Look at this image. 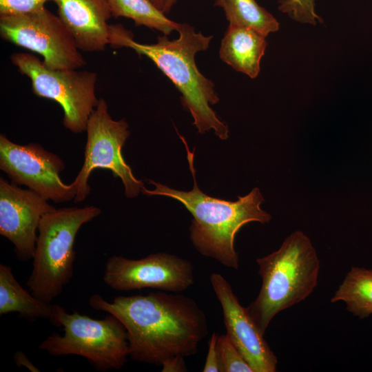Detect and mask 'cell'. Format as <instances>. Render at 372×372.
I'll list each match as a JSON object with an SVG mask.
<instances>
[{
  "instance_id": "cell-1",
  "label": "cell",
  "mask_w": 372,
  "mask_h": 372,
  "mask_svg": "<svg viewBox=\"0 0 372 372\" xmlns=\"http://www.w3.org/2000/svg\"><path fill=\"white\" fill-rule=\"evenodd\" d=\"M88 303L121 321L127 334L129 356L136 362L161 366L172 357L194 355L208 334L205 312L182 294L158 290L108 302L95 293Z\"/></svg>"
},
{
  "instance_id": "cell-2",
  "label": "cell",
  "mask_w": 372,
  "mask_h": 372,
  "mask_svg": "<svg viewBox=\"0 0 372 372\" xmlns=\"http://www.w3.org/2000/svg\"><path fill=\"white\" fill-rule=\"evenodd\" d=\"M177 31L176 39L164 34L158 37L155 43L143 44L135 41L133 34L121 24L110 25L109 44L114 48H131L151 59L181 93L182 105L192 114L198 132L213 130L225 140L228 126L211 107L219 101L214 84L200 72L195 62V55L208 48L213 37L196 32L187 23H180Z\"/></svg>"
},
{
  "instance_id": "cell-3",
  "label": "cell",
  "mask_w": 372,
  "mask_h": 372,
  "mask_svg": "<svg viewBox=\"0 0 372 372\" xmlns=\"http://www.w3.org/2000/svg\"><path fill=\"white\" fill-rule=\"evenodd\" d=\"M187 151V158L194 180L191 191L184 192L149 180L154 189L143 187L146 195L169 197L179 201L193 216L189 227L190 239L194 247L203 256L212 258L223 265L238 269L239 258L234 247L237 232L250 222L267 223L271 215L260 208L265 200L258 187L236 201L209 196L198 187L194 166V152L189 149L185 139L179 135Z\"/></svg>"
},
{
  "instance_id": "cell-4",
  "label": "cell",
  "mask_w": 372,
  "mask_h": 372,
  "mask_svg": "<svg viewBox=\"0 0 372 372\" xmlns=\"http://www.w3.org/2000/svg\"><path fill=\"white\" fill-rule=\"evenodd\" d=\"M261 288L246 307L265 335L280 311L306 299L318 285L320 263L309 238L301 231L289 235L280 247L256 259Z\"/></svg>"
},
{
  "instance_id": "cell-5",
  "label": "cell",
  "mask_w": 372,
  "mask_h": 372,
  "mask_svg": "<svg viewBox=\"0 0 372 372\" xmlns=\"http://www.w3.org/2000/svg\"><path fill=\"white\" fill-rule=\"evenodd\" d=\"M94 206L62 207L41 218L32 258V270L27 282L30 292L48 303L59 296L73 276L74 249L81 227L98 216Z\"/></svg>"
},
{
  "instance_id": "cell-6",
  "label": "cell",
  "mask_w": 372,
  "mask_h": 372,
  "mask_svg": "<svg viewBox=\"0 0 372 372\" xmlns=\"http://www.w3.org/2000/svg\"><path fill=\"white\" fill-rule=\"evenodd\" d=\"M50 322L63 327V335L52 333L38 349L53 356L76 355L84 357L99 371L120 369L127 362L129 345L125 328L108 313L93 319L76 311L72 313L56 304Z\"/></svg>"
},
{
  "instance_id": "cell-7",
  "label": "cell",
  "mask_w": 372,
  "mask_h": 372,
  "mask_svg": "<svg viewBox=\"0 0 372 372\" xmlns=\"http://www.w3.org/2000/svg\"><path fill=\"white\" fill-rule=\"evenodd\" d=\"M10 59L18 70L30 79L36 96L52 99L61 106L65 128L74 133L86 130L89 118L99 101L95 91V72L51 70L31 53H13Z\"/></svg>"
},
{
  "instance_id": "cell-8",
  "label": "cell",
  "mask_w": 372,
  "mask_h": 372,
  "mask_svg": "<svg viewBox=\"0 0 372 372\" xmlns=\"http://www.w3.org/2000/svg\"><path fill=\"white\" fill-rule=\"evenodd\" d=\"M85 131L83 165L72 182L76 188L74 202L86 198L90 191L88 178L92 172L98 168L110 170L115 177L121 178L127 198L136 197L144 185L136 178L122 156V147L130 135L125 120H113L106 101L100 99L89 118Z\"/></svg>"
},
{
  "instance_id": "cell-9",
  "label": "cell",
  "mask_w": 372,
  "mask_h": 372,
  "mask_svg": "<svg viewBox=\"0 0 372 372\" xmlns=\"http://www.w3.org/2000/svg\"><path fill=\"white\" fill-rule=\"evenodd\" d=\"M0 35L7 42L39 54L51 70H76L86 63L58 15L45 8L0 17Z\"/></svg>"
},
{
  "instance_id": "cell-10",
  "label": "cell",
  "mask_w": 372,
  "mask_h": 372,
  "mask_svg": "<svg viewBox=\"0 0 372 372\" xmlns=\"http://www.w3.org/2000/svg\"><path fill=\"white\" fill-rule=\"evenodd\" d=\"M103 281L120 291L151 288L179 293L194 285V266L186 259L163 252L135 260L112 256L105 262Z\"/></svg>"
},
{
  "instance_id": "cell-11",
  "label": "cell",
  "mask_w": 372,
  "mask_h": 372,
  "mask_svg": "<svg viewBox=\"0 0 372 372\" xmlns=\"http://www.w3.org/2000/svg\"><path fill=\"white\" fill-rule=\"evenodd\" d=\"M64 168L59 156L40 145H18L1 134L0 169L13 183L25 185L54 203L68 201L75 198L76 188L72 183L66 185L61 180Z\"/></svg>"
},
{
  "instance_id": "cell-12",
  "label": "cell",
  "mask_w": 372,
  "mask_h": 372,
  "mask_svg": "<svg viewBox=\"0 0 372 372\" xmlns=\"http://www.w3.org/2000/svg\"><path fill=\"white\" fill-rule=\"evenodd\" d=\"M29 189L0 179V234L14 247L20 260L32 259L41 218L55 207Z\"/></svg>"
},
{
  "instance_id": "cell-13",
  "label": "cell",
  "mask_w": 372,
  "mask_h": 372,
  "mask_svg": "<svg viewBox=\"0 0 372 372\" xmlns=\"http://www.w3.org/2000/svg\"><path fill=\"white\" fill-rule=\"evenodd\" d=\"M210 282L220 303L226 335L254 372L276 371L278 359L247 308L242 307L228 281L212 273Z\"/></svg>"
},
{
  "instance_id": "cell-14",
  "label": "cell",
  "mask_w": 372,
  "mask_h": 372,
  "mask_svg": "<svg viewBox=\"0 0 372 372\" xmlns=\"http://www.w3.org/2000/svg\"><path fill=\"white\" fill-rule=\"evenodd\" d=\"M58 16L77 48L94 52L109 44L108 20L112 17L107 0H51Z\"/></svg>"
},
{
  "instance_id": "cell-15",
  "label": "cell",
  "mask_w": 372,
  "mask_h": 372,
  "mask_svg": "<svg viewBox=\"0 0 372 372\" xmlns=\"http://www.w3.org/2000/svg\"><path fill=\"white\" fill-rule=\"evenodd\" d=\"M265 37L252 28L229 24L221 41L220 58L235 70L256 78L267 45Z\"/></svg>"
},
{
  "instance_id": "cell-16",
  "label": "cell",
  "mask_w": 372,
  "mask_h": 372,
  "mask_svg": "<svg viewBox=\"0 0 372 372\" xmlns=\"http://www.w3.org/2000/svg\"><path fill=\"white\" fill-rule=\"evenodd\" d=\"M56 304L45 302L23 289L14 278L12 268L0 264V315L17 312L29 320H51Z\"/></svg>"
},
{
  "instance_id": "cell-17",
  "label": "cell",
  "mask_w": 372,
  "mask_h": 372,
  "mask_svg": "<svg viewBox=\"0 0 372 372\" xmlns=\"http://www.w3.org/2000/svg\"><path fill=\"white\" fill-rule=\"evenodd\" d=\"M330 301H343L350 313L362 319L372 314V269L351 267Z\"/></svg>"
},
{
  "instance_id": "cell-18",
  "label": "cell",
  "mask_w": 372,
  "mask_h": 372,
  "mask_svg": "<svg viewBox=\"0 0 372 372\" xmlns=\"http://www.w3.org/2000/svg\"><path fill=\"white\" fill-rule=\"evenodd\" d=\"M214 6L223 8L229 25L250 28L265 37L279 28L276 18L255 0H216Z\"/></svg>"
},
{
  "instance_id": "cell-19",
  "label": "cell",
  "mask_w": 372,
  "mask_h": 372,
  "mask_svg": "<svg viewBox=\"0 0 372 372\" xmlns=\"http://www.w3.org/2000/svg\"><path fill=\"white\" fill-rule=\"evenodd\" d=\"M112 17L132 19L135 25H143L165 35L177 30L179 24L168 19L150 0H107Z\"/></svg>"
},
{
  "instance_id": "cell-20",
  "label": "cell",
  "mask_w": 372,
  "mask_h": 372,
  "mask_svg": "<svg viewBox=\"0 0 372 372\" xmlns=\"http://www.w3.org/2000/svg\"><path fill=\"white\" fill-rule=\"evenodd\" d=\"M217 351L220 372H254L226 334L218 336Z\"/></svg>"
},
{
  "instance_id": "cell-21",
  "label": "cell",
  "mask_w": 372,
  "mask_h": 372,
  "mask_svg": "<svg viewBox=\"0 0 372 372\" xmlns=\"http://www.w3.org/2000/svg\"><path fill=\"white\" fill-rule=\"evenodd\" d=\"M278 9L301 23L316 25L317 19L321 21L315 12V0H280Z\"/></svg>"
},
{
  "instance_id": "cell-22",
  "label": "cell",
  "mask_w": 372,
  "mask_h": 372,
  "mask_svg": "<svg viewBox=\"0 0 372 372\" xmlns=\"http://www.w3.org/2000/svg\"><path fill=\"white\" fill-rule=\"evenodd\" d=\"M51 0H0V17L37 12L44 9Z\"/></svg>"
},
{
  "instance_id": "cell-23",
  "label": "cell",
  "mask_w": 372,
  "mask_h": 372,
  "mask_svg": "<svg viewBox=\"0 0 372 372\" xmlns=\"http://www.w3.org/2000/svg\"><path fill=\"white\" fill-rule=\"evenodd\" d=\"M218 335L216 333L211 335L208 345L203 372H220L218 353L217 351Z\"/></svg>"
},
{
  "instance_id": "cell-24",
  "label": "cell",
  "mask_w": 372,
  "mask_h": 372,
  "mask_svg": "<svg viewBox=\"0 0 372 372\" xmlns=\"http://www.w3.org/2000/svg\"><path fill=\"white\" fill-rule=\"evenodd\" d=\"M185 357L176 355L165 360L162 366L163 372H185L187 371L184 360Z\"/></svg>"
},
{
  "instance_id": "cell-25",
  "label": "cell",
  "mask_w": 372,
  "mask_h": 372,
  "mask_svg": "<svg viewBox=\"0 0 372 372\" xmlns=\"http://www.w3.org/2000/svg\"><path fill=\"white\" fill-rule=\"evenodd\" d=\"M14 360L17 366H23L32 372H39L40 370L28 359L23 351H17L14 354Z\"/></svg>"
},
{
  "instance_id": "cell-26",
  "label": "cell",
  "mask_w": 372,
  "mask_h": 372,
  "mask_svg": "<svg viewBox=\"0 0 372 372\" xmlns=\"http://www.w3.org/2000/svg\"><path fill=\"white\" fill-rule=\"evenodd\" d=\"M177 0H165V3L163 8V13L167 14L173 7V6L176 3Z\"/></svg>"
},
{
  "instance_id": "cell-27",
  "label": "cell",
  "mask_w": 372,
  "mask_h": 372,
  "mask_svg": "<svg viewBox=\"0 0 372 372\" xmlns=\"http://www.w3.org/2000/svg\"><path fill=\"white\" fill-rule=\"evenodd\" d=\"M152 3L160 10L163 12L165 3V0H150Z\"/></svg>"
}]
</instances>
